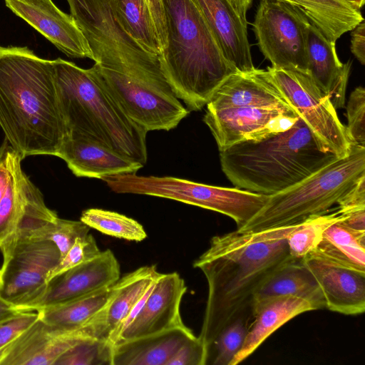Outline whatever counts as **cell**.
Listing matches in <instances>:
<instances>
[{"label":"cell","mask_w":365,"mask_h":365,"mask_svg":"<svg viewBox=\"0 0 365 365\" xmlns=\"http://www.w3.org/2000/svg\"><path fill=\"white\" fill-rule=\"evenodd\" d=\"M21 312L13 305L0 298V322Z\"/></svg>","instance_id":"obj_46"},{"label":"cell","mask_w":365,"mask_h":365,"mask_svg":"<svg viewBox=\"0 0 365 365\" xmlns=\"http://www.w3.org/2000/svg\"><path fill=\"white\" fill-rule=\"evenodd\" d=\"M298 297L309 299L319 309L325 308L320 288L302 259H294L274 273L253 296V312L264 303L279 297Z\"/></svg>","instance_id":"obj_26"},{"label":"cell","mask_w":365,"mask_h":365,"mask_svg":"<svg viewBox=\"0 0 365 365\" xmlns=\"http://www.w3.org/2000/svg\"><path fill=\"white\" fill-rule=\"evenodd\" d=\"M302 260L320 288L325 308L346 315L364 312V272L333 262L314 251Z\"/></svg>","instance_id":"obj_18"},{"label":"cell","mask_w":365,"mask_h":365,"mask_svg":"<svg viewBox=\"0 0 365 365\" xmlns=\"http://www.w3.org/2000/svg\"><path fill=\"white\" fill-rule=\"evenodd\" d=\"M319 309L312 301L298 297L269 300L252 312V322L243 344L232 360L236 365L250 356L273 332L296 316Z\"/></svg>","instance_id":"obj_24"},{"label":"cell","mask_w":365,"mask_h":365,"mask_svg":"<svg viewBox=\"0 0 365 365\" xmlns=\"http://www.w3.org/2000/svg\"><path fill=\"white\" fill-rule=\"evenodd\" d=\"M242 24L247 26V13L252 0H229Z\"/></svg>","instance_id":"obj_45"},{"label":"cell","mask_w":365,"mask_h":365,"mask_svg":"<svg viewBox=\"0 0 365 365\" xmlns=\"http://www.w3.org/2000/svg\"><path fill=\"white\" fill-rule=\"evenodd\" d=\"M1 269H0V283H1Z\"/></svg>","instance_id":"obj_48"},{"label":"cell","mask_w":365,"mask_h":365,"mask_svg":"<svg viewBox=\"0 0 365 365\" xmlns=\"http://www.w3.org/2000/svg\"><path fill=\"white\" fill-rule=\"evenodd\" d=\"M39 318L38 311H21L0 322V349L9 345Z\"/></svg>","instance_id":"obj_38"},{"label":"cell","mask_w":365,"mask_h":365,"mask_svg":"<svg viewBox=\"0 0 365 365\" xmlns=\"http://www.w3.org/2000/svg\"><path fill=\"white\" fill-rule=\"evenodd\" d=\"M80 220L90 228L116 238L141 242L147 237L140 223L116 212L90 208L83 211Z\"/></svg>","instance_id":"obj_31"},{"label":"cell","mask_w":365,"mask_h":365,"mask_svg":"<svg viewBox=\"0 0 365 365\" xmlns=\"http://www.w3.org/2000/svg\"><path fill=\"white\" fill-rule=\"evenodd\" d=\"M341 215L338 222L344 227L357 232H365V208H360Z\"/></svg>","instance_id":"obj_43"},{"label":"cell","mask_w":365,"mask_h":365,"mask_svg":"<svg viewBox=\"0 0 365 365\" xmlns=\"http://www.w3.org/2000/svg\"><path fill=\"white\" fill-rule=\"evenodd\" d=\"M251 319L252 311H247L238 316L220 331L208 348L206 364L230 365L243 344Z\"/></svg>","instance_id":"obj_33"},{"label":"cell","mask_w":365,"mask_h":365,"mask_svg":"<svg viewBox=\"0 0 365 365\" xmlns=\"http://www.w3.org/2000/svg\"><path fill=\"white\" fill-rule=\"evenodd\" d=\"M207 353L198 336L184 343L172 356L168 365H205Z\"/></svg>","instance_id":"obj_39"},{"label":"cell","mask_w":365,"mask_h":365,"mask_svg":"<svg viewBox=\"0 0 365 365\" xmlns=\"http://www.w3.org/2000/svg\"><path fill=\"white\" fill-rule=\"evenodd\" d=\"M162 4L167 32L160 55L163 73L187 109L200 110L237 71L192 0H162Z\"/></svg>","instance_id":"obj_3"},{"label":"cell","mask_w":365,"mask_h":365,"mask_svg":"<svg viewBox=\"0 0 365 365\" xmlns=\"http://www.w3.org/2000/svg\"><path fill=\"white\" fill-rule=\"evenodd\" d=\"M52 63L68 133L85 135L144 166L148 132L123 113L93 68L60 58Z\"/></svg>","instance_id":"obj_5"},{"label":"cell","mask_w":365,"mask_h":365,"mask_svg":"<svg viewBox=\"0 0 365 365\" xmlns=\"http://www.w3.org/2000/svg\"><path fill=\"white\" fill-rule=\"evenodd\" d=\"M117 193L145 195L176 200L225 215L240 229L267 203L269 195L239 188L209 185L175 177L126 173L102 179Z\"/></svg>","instance_id":"obj_7"},{"label":"cell","mask_w":365,"mask_h":365,"mask_svg":"<svg viewBox=\"0 0 365 365\" xmlns=\"http://www.w3.org/2000/svg\"><path fill=\"white\" fill-rule=\"evenodd\" d=\"M351 34V51L362 64H365V23L361 21Z\"/></svg>","instance_id":"obj_42"},{"label":"cell","mask_w":365,"mask_h":365,"mask_svg":"<svg viewBox=\"0 0 365 365\" xmlns=\"http://www.w3.org/2000/svg\"><path fill=\"white\" fill-rule=\"evenodd\" d=\"M341 218V215L336 211L312 217L297 223L287 237L291 257L295 259H302L315 250L325 230Z\"/></svg>","instance_id":"obj_32"},{"label":"cell","mask_w":365,"mask_h":365,"mask_svg":"<svg viewBox=\"0 0 365 365\" xmlns=\"http://www.w3.org/2000/svg\"><path fill=\"white\" fill-rule=\"evenodd\" d=\"M307 21L292 6L277 0H260L253 31L261 52L272 67L308 72Z\"/></svg>","instance_id":"obj_11"},{"label":"cell","mask_w":365,"mask_h":365,"mask_svg":"<svg viewBox=\"0 0 365 365\" xmlns=\"http://www.w3.org/2000/svg\"><path fill=\"white\" fill-rule=\"evenodd\" d=\"M267 73L298 117L306 124L321 149L337 158L351 150L346 127L340 121L329 96L308 72L267 68Z\"/></svg>","instance_id":"obj_9"},{"label":"cell","mask_w":365,"mask_h":365,"mask_svg":"<svg viewBox=\"0 0 365 365\" xmlns=\"http://www.w3.org/2000/svg\"><path fill=\"white\" fill-rule=\"evenodd\" d=\"M337 158L323 151L299 118L289 129L220 151L222 170L237 188L271 195Z\"/></svg>","instance_id":"obj_4"},{"label":"cell","mask_w":365,"mask_h":365,"mask_svg":"<svg viewBox=\"0 0 365 365\" xmlns=\"http://www.w3.org/2000/svg\"><path fill=\"white\" fill-rule=\"evenodd\" d=\"M186 292L178 272L161 273L125 321L115 344L185 326L180 306Z\"/></svg>","instance_id":"obj_13"},{"label":"cell","mask_w":365,"mask_h":365,"mask_svg":"<svg viewBox=\"0 0 365 365\" xmlns=\"http://www.w3.org/2000/svg\"><path fill=\"white\" fill-rule=\"evenodd\" d=\"M210 26L227 61L239 72L255 69L247 26L229 0H192Z\"/></svg>","instance_id":"obj_22"},{"label":"cell","mask_w":365,"mask_h":365,"mask_svg":"<svg viewBox=\"0 0 365 365\" xmlns=\"http://www.w3.org/2000/svg\"><path fill=\"white\" fill-rule=\"evenodd\" d=\"M346 130L351 144L365 147V89L356 87L350 94L346 106Z\"/></svg>","instance_id":"obj_36"},{"label":"cell","mask_w":365,"mask_h":365,"mask_svg":"<svg viewBox=\"0 0 365 365\" xmlns=\"http://www.w3.org/2000/svg\"><path fill=\"white\" fill-rule=\"evenodd\" d=\"M70 14L84 36L98 66L121 72L161 65L160 56L145 51L123 28L111 0H66Z\"/></svg>","instance_id":"obj_8"},{"label":"cell","mask_w":365,"mask_h":365,"mask_svg":"<svg viewBox=\"0 0 365 365\" xmlns=\"http://www.w3.org/2000/svg\"><path fill=\"white\" fill-rule=\"evenodd\" d=\"M120 264L113 252L101 251L92 259L51 278L43 294L29 311L54 305L108 287L120 278Z\"/></svg>","instance_id":"obj_16"},{"label":"cell","mask_w":365,"mask_h":365,"mask_svg":"<svg viewBox=\"0 0 365 365\" xmlns=\"http://www.w3.org/2000/svg\"><path fill=\"white\" fill-rule=\"evenodd\" d=\"M113 346L108 341L86 338L63 353L58 365H111Z\"/></svg>","instance_id":"obj_34"},{"label":"cell","mask_w":365,"mask_h":365,"mask_svg":"<svg viewBox=\"0 0 365 365\" xmlns=\"http://www.w3.org/2000/svg\"><path fill=\"white\" fill-rule=\"evenodd\" d=\"M355 8L360 9L364 4V0H346Z\"/></svg>","instance_id":"obj_47"},{"label":"cell","mask_w":365,"mask_h":365,"mask_svg":"<svg viewBox=\"0 0 365 365\" xmlns=\"http://www.w3.org/2000/svg\"><path fill=\"white\" fill-rule=\"evenodd\" d=\"M123 29L145 51L160 56L162 48L146 0H111Z\"/></svg>","instance_id":"obj_30"},{"label":"cell","mask_w":365,"mask_h":365,"mask_svg":"<svg viewBox=\"0 0 365 365\" xmlns=\"http://www.w3.org/2000/svg\"><path fill=\"white\" fill-rule=\"evenodd\" d=\"M113 292L112 285L54 305L38 309L40 319L65 332L81 328L106 304Z\"/></svg>","instance_id":"obj_28"},{"label":"cell","mask_w":365,"mask_h":365,"mask_svg":"<svg viewBox=\"0 0 365 365\" xmlns=\"http://www.w3.org/2000/svg\"><path fill=\"white\" fill-rule=\"evenodd\" d=\"M4 2L14 14L67 56L93 60L90 47L73 17L62 11L52 0H4Z\"/></svg>","instance_id":"obj_17"},{"label":"cell","mask_w":365,"mask_h":365,"mask_svg":"<svg viewBox=\"0 0 365 365\" xmlns=\"http://www.w3.org/2000/svg\"><path fill=\"white\" fill-rule=\"evenodd\" d=\"M298 9L331 42L364 21L358 9L346 0H277Z\"/></svg>","instance_id":"obj_27"},{"label":"cell","mask_w":365,"mask_h":365,"mask_svg":"<svg viewBox=\"0 0 365 365\" xmlns=\"http://www.w3.org/2000/svg\"><path fill=\"white\" fill-rule=\"evenodd\" d=\"M206 106L250 107L295 113L267 70L256 68L252 71H236L230 75L214 92Z\"/></svg>","instance_id":"obj_21"},{"label":"cell","mask_w":365,"mask_h":365,"mask_svg":"<svg viewBox=\"0 0 365 365\" xmlns=\"http://www.w3.org/2000/svg\"><path fill=\"white\" fill-rule=\"evenodd\" d=\"M57 157L63 159L77 177L103 178L135 173L143 167L137 161L101 143L76 133H69Z\"/></svg>","instance_id":"obj_20"},{"label":"cell","mask_w":365,"mask_h":365,"mask_svg":"<svg viewBox=\"0 0 365 365\" xmlns=\"http://www.w3.org/2000/svg\"><path fill=\"white\" fill-rule=\"evenodd\" d=\"M297 224L257 232L237 230L214 236L193 263L204 274L208 294L198 336L208 348L220 331L251 310L254 294L278 269L295 259L287 237Z\"/></svg>","instance_id":"obj_1"},{"label":"cell","mask_w":365,"mask_h":365,"mask_svg":"<svg viewBox=\"0 0 365 365\" xmlns=\"http://www.w3.org/2000/svg\"><path fill=\"white\" fill-rule=\"evenodd\" d=\"M160 274L153 264L139 267L119 278L112 285V294L106 304L81 327L85 334L113 346L125 321Z\"/></svg>","instance_id":"obj_15"},{"label":"cell","mask_w":365,"mask_h":365,"mask_svg":"<svg viewBox=\"0 0 365 365\" xmlns=\"http://www.w3.org/2000/svg\"><path fill=\"white\" fill-rule=\"evenodd\" d=\"M101 252L92 235L88 233L78 238L57 265L48 274L47 282L53 277L92 259Z\"/></svg>","instance_id":"obj_37"},{"label":"cell","mask_w":365,"mask_h":365,"mask_svg":"<svg viewBox=\"0 0 365 365\" xmlns=\"http://www.w3.org/2000/svg\"><path fill=\"white\" fill-rule=\"evenodd\" d=\"M11 146L5 140L0 148V202L6 192L9 178V151Z\"/></svg>","instance_id":"obj_44"},{"label":"cell","mask_w":365,"mask_h":365,"mask_svg":"<svg viewBox=\"0 0 365 365\" xmlns=\"http://www.w3.org/2000/svg\"><path fill=\"white\" fill-rule=\"evenodd\" d=\"M88 337L80 328L65 332L39 318L4 347L0 365H51L67 350Z\"/></svg>","instance_id":"obj_19"},{"label":"cell","mask_w":365,"mask_h":365,"mask_svg":"<svg viewBox=\"0 0 365 365\" xmlns=\"http://www.w3.org/2000/svg\"><path fill=\"white\" fill-rule=\"evenodd\" d=\"M299 119L293 113L250 107H207L203 121L220 151L246 140L283 132Z\"/></svg>","instance_id":"obj_14"},{"label":"cell","mask_w":365,"mask_h":365,"mask_svg":"<svg viewBox=\"0 0 365 365\" xmlns=\"http://www.w3.org/2000/svg\"><path fill=\"white\" fill-rule=\"evenodd\" d=\"M90 229L81 220H69L57 217L42 230L39 237L53 242L58 249L61 259L75 241L87 235Z\"/></svg>","instance_id":"obj_35"},{"label":"cell","mask_w":365,"mask_h":365,"mask_svg":"<svg viewBox=\"0 0 365 365\" xmlns=\"http://www.w3.org/2000/svg\"><path fill=\"white\" fill-rule=\"evenodd\" d=\"M306 50L308 73L336 109L344 107L351 62L342 63L336 53V43L329 41L309 21Z\"/></svg>","instance_id":"obj_23"},{"label":"cell","mask_w":365,"mask_h":365,"mask_svg":"<svg viewBox=\"0 0 365 365\" xmlns=\"http://www.w3.org/2000/svg\"><path fill=\"white\" fill-rule=\"evenodd\" d=\"M186 325L113 346L111 365H168L177 350L195 337Z\"/></svg>","instance_id":"obj_25"},{"label":"cell","mask_w":365,"mask_h":365,"mask_svg":"<svg viewBox=\"0 0 365 365\" xmlns=\"http://www.w3.org/2000/svg\"><path fill=\"white\" fill-rule=\"evenodd\" d=\"M337 205L339 213L365 208V175L361 176L355 185L339 200Z\"/></svg>","instance_id":"obj_40"},{"label":"cell","mask_w":365,"mask_h":365,"mask_svg":"<svg viewBox=\"0 0 365 365\" xmlns=\"http://www.w3.org/2000/svg\"><path fill=\"white\" fill-rule=\"evenodd\" d=\"M0 126L22 159L57 157L68 135L52 61L26 46H0Z\"/></svg>","instance_id":"obj_2"},{"label":"cell","mask_w":365,"mask_h":365,"mask_svg":"<svg viewBox=\"0 0 365 365\" xmlns=\"http://www.w3.org/2000/svg\"><path fill=\"white\" fill-rule=\"evenodd\" d=\"M146 1L150 9L163 51L167 43V32L162 0H146Z\"/></svg>","instance_id":"obj_41"},{"label":"cell","mask_w":365,"mask_h":365,"mask_svg":"<svg viewBox=\"0 0 365 365\" xmlns=\"http://www.w3.org/2000/svg\"><path fill=\"white\" fill-rule=\"evenodd\" d=\"M23 159L11 147L9 178L0 202V250H9L16 242L40 237L42 230L57 214L45 204L39 189L21 169Z\"/></svg>","instance_id":"obj_12"},{"label":"cell","mask_w":365,"mask_h":365,"mask_svg":"<svg viewBox=\"0 0 365 365\" xmlns=\"http://www.w3.org/2000/svg\"><path fill=\"white\" fill-rule=\"evenodd\" d=\"M314 251L333 262L365 273V232H354L337 221L325 230Z\"/></svg>","instance_id":"obj_29"},{"label":"cell","mask_w":365,"mask_h":365,"mask_svg":"<svg viewBox=\"0 0 365 365\" xmlns=\"http://www.w3.org/2000/svg\"><path fill=\"white\" fill-rule=\"evenodd\" d=\"M2 255L0 298L29 311L45 291L48 274L61 259L59 250L51 240L34 237L16 242Z\"/></svg>","instance_id":"obj_10"},{"label":"cell","mask_w":365,"mask_h":365,"mask_svg":"<svg viewBox=\"0 0 365 365\" xmlns=\"http://www.w3.org/2000/svg\"><path fill=\"white\" fill-rule=\"evenodd\" d=\"M365 175V147L351 144L349 153L274 195L260 211L240 229L257 232L297 224L329 213L331 207Z\"/></svg>","instance_id":"obj_6"}]
</instances>
